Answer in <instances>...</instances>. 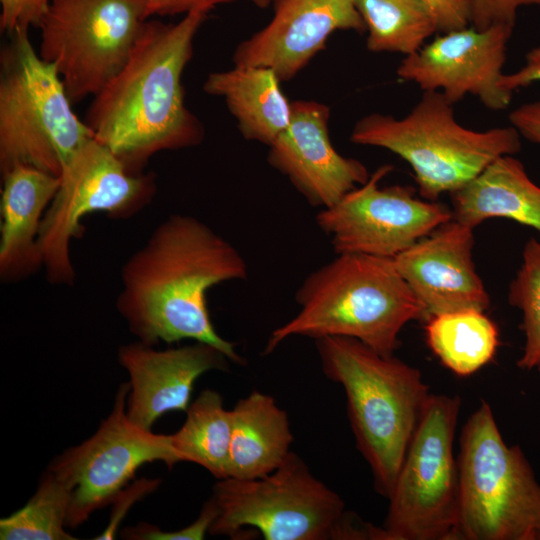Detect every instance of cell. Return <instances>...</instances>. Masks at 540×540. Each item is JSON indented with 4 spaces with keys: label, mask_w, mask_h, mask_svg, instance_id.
I'll list each match as a JSON object with an SVG mask.
<instances>
[{
    "label": "cell",
    "mask_w": 540,
    "mask_h": 540,
    "mask_svg": "<svg viewBox=\"0 0 540 540\" xmlns=\"http://www.w3.org/2000/svg\"><path fill=\"white\" fill-rule=\"evenodd\" d=\"M207 14L148 19L122 68L95 95L84 122L134 172L161 151L199 145L201 121L186 106L182 75Z\"/></svg>",
    "instance_id": "7a4b0ae2"
},
{
    "label": "cell",
    "mask_w": 540,
    "mask_h": 540,
    "mask_svg": "<svg viewBox=\"0 0 540 540\" xmlns=\"http://www.w3.org/2000/svg\"><path fill=\"white\" fill-rule=\"evenodd\" d=\"M288 127L269 146L270 166L286 176L315 207L328 208L366 183L367 167L333 147L328 129L330 109L313 100L291 102Z\"/></svg>",
    "instance_id": "9a60e30c"
},
{
    "label": "cell",
    "mask_w": 540,
    "mask_h": 540,
    "mask_svg": "<svg viewBox=\"0 0 540 540\" xmlns=\"http://www.w3.org/2000/svg\"><path fill=\"white\" fill-rule=\"evenodd\" d=\"M295 299L299 311L270 333L264 354L295 336H341L393 356L403 327L422 321L421 306L393 258L337 254L304 279Z\"/></svg>",
    "instance_id": "3957f363"
},
{
    "label": "cell",
    "mask_w": 540,
    "mask_h": 540,
    "mask_svg": "<svg viewBox=\"0 0 540 540\" xmlns=\"http://www.w3.org/2000/svg\"><path fill=\"white\" fill-rule=\"evenodd\" d=\"M148 19L143 0H50L38 27V53L78 103L122 68Z\"/></svg>",
    "instance_id": "8fae6325"
},
{
    "label": "cell",
    "mask_w": 540,
    "mask_h": 540,
    "mask_svg": "<svg viewBox=\"0 0 540 540\" xmlns=\"http://www.w3.org/2000/svg\"><path fill=\"white\" fill-rule=\"evenodd\" d=\"M50 0H0V30L11 34L18 29L38 28Z\"/></svg>",
    "instance_id": "f546056e"
},
{
    "label": "cell",
    "mask_w": 540,
    "mask_h": 540,
    "mask_svg": "<svg viewBox=\"0 0 540 540\" xmlns=\"http://www.w3.org/2000/svg\"><path fill=\"white\" fill-rule=\"evenodd\" d=\"M248 1L251 2L252 4L256 5L259 8H265L270 3H272V0H248Z\"/></svg>",
    "instance_id": "d590c367"
},
{
    "label": "cell",
    "mask_w": 540,
    "mask_h": 540,
    "mask_svg": "<svg viewBox=\"0 0 540 540\" xmlns=\"http://www.w3.org/2000/svg\"><path fill=\"white\" fill-rule=\"evenodd\" d=\"M392 170V165L380 166L366 183L316 215V224L330 238L336 255L394 258L453 219L451 208L417 198L412 186L380 187V180Z\"/></svg>",
    "instance_id": "4fadbf2b"
},
{
    "label": "cell",
    "mask_w": 540,
    "mask_h": 540,
    "mask_svg": "<svg viewBox=\"0 0 540 540\" xmlns=\"http://www.w3.org/2000/svg\"><path fill=\"white\" fill-rule=\"evenodd\" d=\"M118 360L130 378L127 416L145 430L167 412L186 411L195 381L208 371L227 370L231 362L203 342L156 350L139 340L122 345Z\"/></svg>",
    "instance_id": "ac0fdd59"
},
{
    "label": "cell",
    "mask_w": 540,
    "mask_h": 540,
    "mask_svg": "<svg viewBox=\"0 0 540 540\" xmlns=\"http://www.w3.org/2000/svg\"><path fill=\"white\" fill-rule=\"evenodd\" d=\"M473 247V229L452 219L393 258L421 306L423 322L446 312L489 308Z\"/></svg>",
    "instance_id": "2e32d148"
},
{
    "label": "cell",
    "mask_w": 540,
    "mask_h": 540,
    "mask_svg": "<svg viewBox=\"0 0 540 540\" xmlns=\"http://www.w3.org/2000/svg\"><path fill=\"white\" fill-rule=\"evenodd\" d=\"M425 323L428 346L441 363L458 376L477 372L497 352L498 327L484 311L446 312Z\"/></svg>",
    "instance_id": "603a6c76"
},
{
    "label": "cell",
    "mask_w": 540,
    "mask_h": 540,
    "mask_svg": "<svg viewBox=\"0 0 540 540\" xmlns=\"http://www.w3.org/2000/svg\"><path fill=\"white\" fill-rule=\"evenodd\" d=\"M0 52V170L33 166L59 176L94 137L72 109L65 85L34 49L29 30L9 34Z\"/></svg>",
    "instance_id": "8992f818"
},
{
    "label": "cell",
    "mask_w": 540,
    "mask_h": 540,
    "mask_svg": "<svg viewBox=\"0 0 540 540\" xmlns=\"http://www.w3.org/2000/svg\"><path fill=\"white\" fill-rule=\"evenodd\" d=\"M540 82V46L529 50L524 65L514 73L503 74L500 86L510 92Z\"/></svg>",
    "instance_id": "e575fe53"
},
{
    "label": "cell",
    "mask_w": 540,
    "mask_h": 540,
    "mask_svg": "<svg viewBox=\"0 0 540 540\" xmlns=\"http://www.w3.org/2000/svg\"><path fill=\"white\" fill-rule=\"evenodd\" d=\"M368 33L367 49L374 53L419 50L437 32L435 21L420 0H354Z\"/></svg>",
    "instance_id": "d4e9b609"
},
{
    "label": "cell",
    "mask_w": 540,
    "mask_h": 540,
    "mask_svg": "<svg viewBox=\"0 0 540 540\" xmlns=\"http://www.w3.org/2000/svg\"><path fill=\"white\" fill-rule=\"evenodd\" d=\"M271 21L239 43L233 64L272 69L281 81L295 77L337 30L366 31L354 0H272Z\"/></svg>",
    "instance_id": "e0dca14e"
},
{
    "label": "cell",
    "mask_w": 540,
    "mask_h": 540,
    "mask_svg": "<svg viewBox=\"0 0 540 540\" xmlns=\"http://www.w3.org/2000/svg\"><path fill=\"white\" fill-rule=\"evenodd\" d=\"M186 419L171 436L180 462L205 468L217 480L228 477L231 437V410L224 407L221 394L205 389L190 403Z\"/></svg>",
    "instance_id": "cb8c5ba5"
},
{
    "label": "cell",
    "mask_w": 540,
    "mask_h": 540,
    "mask_svg": "<svg viewBox=\"0 0 540 540\" xmlns=\"http://www.w3.org/2000/svg\"><path fill=\"white\" fill-rule=\"evenodd\" d=\"M69 492L46 471L35 494L20 510L0 521L1 540H75L65 531Z\"/></svg>",
    "instance_id": "484cf974"
},
{
    "label": "cell",
    "mask_w": 540,
    "mask_h": 540,
    "mask_svg": "<svg viewBox=\"0 0 540 540\" xmlns=\"http://www.w3.org/2000/svg\"><path fill=\"white\" fill-rule=\"evenodd\" d=\"M457 464L454 540H537L540 484L520 447L503 440L486 401L462 429Z\"/></svg>",
    "instance_id": "52a82bcc"
},
{
    "label": "cell",
    "mask_w": 540,
    "mask_h": 540,
    "mask_svg": "<svg viewBox=\"0 0 540 540\" xmlns=\"http://www.w3.org/2000/svg\"><path fill=\"white\" fill-rule=\"evenodd\" d=\"M59 188L46 209L38 236L43 268L54 285L71 286L76 273L71 240L83 232L81 220L92 212L127 218L156 194L153 173L134 172L106 145L92 137L62 166Z\"/></svg>",
    "instance_id": "9c48e42d"
},
{
    "label": "cell",
    "mask_w": 540,
    "mask_h": 540,
    "mask_svg": "<svg viewBox=\"0 0 540 540\" xmlns=\"http://www.w3.org/2000/svg\"><path fill=\"white\" fill-rule=\"evenodd\" d=\"M149 17L187 15L192 12L208 14L218 6L233 0H143Z\"/></svg>",
    "instance_id": "d6a6232c"
},
{
    "label": "cell",
    "mask_w": 540,
    "mask_h": 540,
    "mask_svg": "<svg viewBox=\"0 0 540 540\" xmlns=\"http://www.w3.org/2000/svg\"><path fill=\"white\" fill-rule=\"evenodd\" d=\"M287 412L275 399L252 391L231 409L228 477L255 479L276 470L291 452Z\"/></svg>",
    "instance_id": "7402d4cb"
},
{
    "label": "cell",
    "mask_w": 540,
    "mask_h": 540,
    "mask_svg": "<svg viewBox=\"0 0 540 540\" xmlns=\"http://www.w3.org/2000/svg\"><path fill=\"white\" fill-rule=\"evenodd\" d=\"M513 29L507 25L485 30L468 26L441 33L405 56L397 76L423 91L441 92L452 104L473 95L487 109H506L513 92L503 89L500 80Z\"/></svg>",
    "instance_id": "5bb4252c"
},
{
    "label": "cell",
    "mask_w": 540,
    "mask_h": 540,
    "mask_svg": "<svg viewBox=\"0 0 540 540\" xmlns=\"http://www.w3.org/2000/svg\"><path fill=\"white\" fill-rule=\"evenodd\" d=\"M130 384L117 391L114 406L97 431L65 450L48 467L69 492L66 527L76 528L96 510L113 502L144 464L180 462L170 435L155 434L134 424L126 406Z\"/></svg>",
    "instance_id": "7c38bea8"
},
{
    "label": "cell",
    "mask_w": 540,
    "mask_h": 540,
    "mask_svg": "<svg viewBox=\"0 0 540 540\" xmlns=\"http://www.w3.org/2000/svg\"><path fill=\"white\" fill-rule=\"evenodd\" d=\"M158 479H141L133 483L131 487L122 490L115 500L114 508L112 510V515L110 517V522L106 529L95 539H113L120 524L122 518L126 514L128 508L138 499L144 495L155 490L159 484Z\"/></svg>",
    "instance_id": "1f68e13d"
},
{
    "label": "cell",
    "mask_w": 540,
    "mask_h": 540,
    "mask_svg": "<svg viewBox=\"0 0 540 540\" xmlns=\"http://www.w3.org/2000/svg\"><path fill=\"white\" fill-rule=\"evenodd\" d=\"M247 277V263L233 244L192 215L172 214L124 262L116 308L145 344L189 339L244 364L235 344L215 330L206 296L219 283Z\"/></svg>",
    "instance_id": "6da1fadb"
},
{
    "label": "cell",
    "mask_w": 540,
    "mask_h": 540,
    "mask_svg": "<svg viewBox=\"0 0 540 540\" xmlns=\"http://www.w3.org/2000/svg\"><path fill=\"white\" fill-rule=\"evenodd\" d=\"M537 540H540V532H539V534H538Z\"/></svg>",
    "instance_id": "8d00e7d4"
},
{
    "label": "cell",
    "mask_w": 540,
    "mask_h": 540,
    "mask_svg": "<svg viewBox=\"0 0 540 540\" xmlns=\"http://www.w3.org/2000/svg\"><path fill=\"white\" fill-rule=\"evenodd\" d=\"M218 515L216 503L212 497L203 505L198 518L189 526L180 530L164 532L158 527L140 523L135 527H127L122 531V537L132 540H201Z\"/></svg>",
    "instance_id": "83f0119b"
},
{
    "label": "cell",
    "mask_w": 540,
    "mask_h": 540,
    "mask_svg": "<svg viewBox=\"0 0 540 540\" xmlns=\"http://www.w3.org/2000/svg\"><path fill=\"white\" fill-rule=\"evenodd\" d=\"M276 73L263 66H239L210 73L205 93L222 97L246 140L270 146L288 127L291 102Z\"/></svg>",
    "instance_id": "44dd1931"
},
{
    "label": "cell",
    "mask_w": 540,
    "mask_h": 540,
    "mask_svg": "<svg viewBox=\"0 0 540 540\" xmlns=\"http://www.w3.org/2000/svg\"><path fill=\"white\" fill-rule=\"evenodd\" d=\"M508 119L521 137L540 145V100L521 104Z\"/></svg>",
    "instance_id": "836d02e7"
},
{
    "label": "cell",
    "mask_w": 540,
    "mask_h": 540,
    "mask_svg": "<svg viewBox=\"0 0 540 540\" xmlns=\"http://www.w3.org/2000/svg\"><path fill=\"white\" fill-rule=\"evenodd\" d=\"M324 375L340 384L356 447L370 466L375 490L389 498L431 393L420 371L341 336L315 340Z\"/></svg>",
    "instance_id": "277c9868"
},
{
    "label": "cell",
    "mask_w": 540,
    "mask_h": 540,
    "mask_svg": "<svg viewBox=\"0 0 540 540\" xmlns=\"http://www.w3.org/2000/svg\"><path fill=\"white\" fill-rule=\"evenodd\" d=\"M539 372H540V367L538 368Z\"/></svg>",
    "instance_id": "74e56055"
},
{
    "label": "cell",
    "mask_w": 540,
    "mask_h": 540,
    "mask_svg": "<svg viewBox=\"0 0 540 540\" xmlns=\"http://www.w3.org/2000/svg\"><path fill=\"white\" fill-rule=\"evenodd\" d=\"M453 105L441 92L423 91L402 118L372 113L354 125L350 140L357 145L387 149L414 172L423 199L437 201L460 189L491 162L521 150L513 126L484 131L468 129L455 118Z\"/></svg>",
    "instance_id": "5b68a950"
},
{
    "label": "cell",
    "mask_w": 540,
    "mask_h": 540,
    "mask_svg": "<svg viewBox=\"0 0 540 540\" xmlns=\"http://www.w3.org/2000/svg\"><path fill=\"white\" fill-rule=\"evenodd\" d=\"M460 405L458 396L431 393L388 498L386 540H454L459 477L453 444Z\"/></svg>",
    "instance_id": "30bf717a"
},
{
    "label": "cell",
    "mask_w": 540,
    "mask_h": 540,
    "mask_svg": "<svg viewBox=\"0 0 540 540\" xmlns=\"http://www.w3.org/2000/svg\"><path fill=\"white\" fill-rule=\"evenodd\" d=\"M470 26L485 30L496 25L514 27L521 7L540 5V0H470Z\"/></svg>",
    "instance_id": "f1b7e54d"
},
{
    "label": "cell",
    "mask_w": 540,
    "mask_h": 540,
    "mask_svg": "<svg viewBox=\"0 0 540 540\" xmlns=\"http://www.w3.org/2000/svg\"><path fill=\"white\" fill-rule=\"evenodd\" d=\"M510 305L522 312L521 329L525 335L523 353L517 361L520 369L540 367V241L529 239L523 249L522 263L508 292Z\"/></svg>",
    "instance_id": "4316f807"
},
{
    "label": "cell",
    "mask_w": 540,
    "mask_h": 540,
    "mask_svg": "<svg viewBox=\"0 0 540 540\" xmlns=\"http://www.w3.org/2000/svg\"><path fill=\"white\" fill-rule=\"evenodd\" d=\"M432 15L437 32L446 33L470 26V0H420Z\"/></svg>",
    "instance_id": "4dcf8cb0"
},
{
    "label": "cell",
    "mask_w": 540,
    "mask_h": 540,
    "mask_svg": "<svg viewBox=\"0 0 540 540\" xmlns=\"http://www.w3.org/2000/svg\"><path fill=\"white\" fill-rule=\"evenodd\" d=\"M450 196L453 219L472 229L507 218L540 232V187L513 155L498 157Z\"/></svg>",
    "instance_id": "ffe728a7"
},
{
    "label": "cell",
    "mask_w": 540,
    "mask_h": 540,
    "mask_svg": "<svg viewBox=\"0 0 540 540\" xmlns=\"http://www.w3.org/2000/svg\"><path fill=\"white\" fill-rule=\"evenodd\" d=\"M1 174L0 278L12 283L43 268L39 230L60 177L28 165H15Z\"/></svg>",
    "instance_id": "d6986e66"
},
{
    "label": "cell",
    "mask_w": 540,
    "mask_h": 540,
    "mask_svg": "<svg viewBox=\"0 0 540 540\" xmlns=\"http://www.w3.org/2000/svg\"><path fill=\"white\" fill-rule=\"evenodd\" d=\"M211 497L218 509L211 535L237 538L251 528L265 540H345L343 499L293 451L266 476L219 479Z\"/></svg>",
    "instance_id": "ba28073f"
}]
</instances>
